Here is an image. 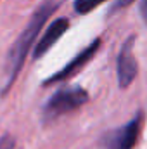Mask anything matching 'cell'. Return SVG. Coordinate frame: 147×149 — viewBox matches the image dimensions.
Wrapping results in <instances>:
<instances>
[{
	"label": "cell",
	"mask_w": 147,
	"mask_h": 149,
	"mask_svg": "<svg viewBox=\"0 0 147 149\" xmlns=\"http://www.w3.org/2000/svg\"><path fill=\"white\" fill-rule=\"evenodd\" d=\"M133 2H135V0H116V3H114L112 9H114V10H116V9H125V7H128L130 3H133Z\"/></svg>",
	"instance_id": "cell-10"
},
{
	"label": "cell",
	"mask_w": 147,
	"mask_h": 149,
	"mask_svg": "<svg viewBox=\"0 0 147 149\" xmlns=\"http://www.w3.org/2000/svg\"><path fill=\"white\" fill-rule=\"evenodd\" d=\"M104 2H107V0H74L73 7H74V12H76V14L85 16V14L92 12L94 9H97V7H99L101 3H104Z\"/></svg>",
	"instance_id": "cell-7"
},
{
	"label": "cell",
	"mask_w": 147,
	"mask_h": 149,
	"mask_svg": "<svg viewBox=\"0 0 147 149\" xmlns=\"http://www.w3.org/2000/svg\"><path fill=\"white\" fill-rule=\"evenodd\" d=\"M135 37H128L121 45L118 57H116V74H118V85L121 88H128L139 73V64L133 54Z\"/></svg>",
	"instance_id": "cell-5"
},
{
	"label": "cell",
	"mask_w": 147,
	"mask_h": 149,
	"mask_svg": "<svg viewBox=\"0 0 147 149\" xmlns=\"http://www.w3.org/2000/svg\"><path fill=\"white\" fill-rule=\"evenodd\" d=\"M142 127H144V113L139 111L126 125L106 135L104 139L106 149H133L140 137Z\"/></svg>",
	"instance_id": "cell-3"
},
{
	"label": "cell",
	"mask_w": 147,
	"mask_h": 149,
	"mask_svg": "<svg viewBox=\"0 0 147 149\" xmlns=\"http://www.w3.org/2000/svg\"><path fill=\"white\" fill-rule=\"evenodd\" d=\"M14 146H16V141L12 135L0 137V149H14Z\"/></svg>",
	"instance_id": "cell-8"
},
{
	"label": "cell",
	"mask_w": 147,
	"mask_h": 149,
	"mask_svg": "<svg viewBox=\"0 0 147 149\" xmlns=\"http://www.w3.org/2000/svg\"><path fill=\"white\" fill-rule=\"evenodd\" d=\"M68 30H69V19L68 17H57L55 21H52L47 26V30L43 31V35L40 37V40L37 42V47L33 50V59L43 57Z\"/></svg>",
	"instance_id": "cell-6"
},
{
	"label": "cell",
	"mask_w": 147,
	"mask_h": 149,
	"mask_svg": "<svg viewBox=\"0 0 147 149\" xmlns=\"http://www.w3.org/2000/svg\"><path fill=\"white\" fill-rule=\"evenodd\" d=\"M139 10H140V16H142V21L147 24V0H140V5H139Z\"/></svg>",
	"instance_id": "cell-9"
},
{
	"label": "cell",
	"mask_w": 147,
	"mask_h": 149,
	"mask_svg": "<svg viewBox=\"0 0 147 149\" xmlns=\"http://www.w3.org/2000/svg\"><path fill=\"white\" fill-rule=\"evenodd\" d=\"M99 47H101V38H95L88 47H85L83 50H80L73 59H71L68 64H64L57 73H54L52 76H49V78L43 81V87H49V85H54V83H61V81H68L69 78H73L74 74H78L94 57H95Z\"/></svg>",
	"instance_id": "cell-4"
},
{
	"label": "cell",
	"mask_w": 147,
	"mask_h": 149,
	"mask_svg": "<svg viewBox=\"0 0 147 149\" xmlns=\"http://www.w3.org/2000/svg\"><path fill=\"white\" fill-rule=\"evenodd\" d=\"M88 102V92L78 85H64L43 106V121L50 123L64 114L80 109Z\"/></svg>",
	"instance_id": "cell-2"
},
{
	"label": "cell",
	"mask_w": 147,
	"mask_h": 149,
	"mask_svg": "<svg viewBox=\"0 0 147 149\" xmlns=\"http://www.w3.org/2000/svg\"><path fill=\"white\" fill-rule=\"evenodd\" d=\"M57 7H59V2H55V0L42 2L35 9L33 16L30 17L26 28L21 31V35L17 37V40L14 42V45L10 47L9 56H7V81H5V87L2 88V95H5L12 88L14 81L17 80V76L21 73L23 66H24V61H26V57L30 54L31 45L35 43V40L40 35V31L43 30L47 19L57 10Z\"/></svg>",
	"instance_id": "cell-1"
}]
</instances>
